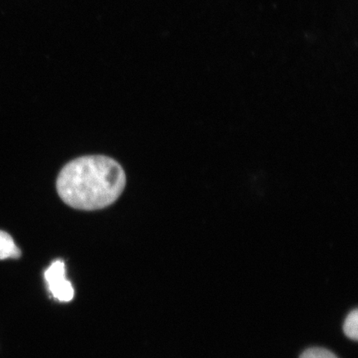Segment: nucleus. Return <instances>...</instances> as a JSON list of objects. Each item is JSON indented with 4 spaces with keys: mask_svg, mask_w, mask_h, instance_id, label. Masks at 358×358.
I'll return each mask as SVG.
<instances>
[{
    "mask_svg": "<svg viewBox=\"0 0 358 358\" xmlns=\"http://www.w3.org/2000/svg\"><path fill=\"white\" fill-rule=\"evenodd\" d=\"M127 178L117 161L104 155L84 156L67 164L57 180L58 195L70 207L92 211L115 203Z\"/></svg>",
    "mask_w": 358,
    "mask_h": 358,
    "instance_id": "f257e3e1",
    "label": "nucleus"
},
{
    "mask_svg": "<svg viewBox=\"0 0 358 358\" xmlns=\"http://www.w3.org/2000/svg\"><path fill=\"white\" fill-rule=\"evenodd\" d=\"M44 277L53 298L60 302H69L73 299V286L66 279L65 264L61 259L47 268Z\"/></svg>",
    "mask_w": 358,
    "mask_h": 358,
    "instance_id": "f03ea898",
    "label": "nucleus"
},
{
    "mask_svg": "<svg viewBox=\"0 0 358 358\" xmlns=\"http://www.w3.org/2000/svg\"><path fill=\"white\" fill-rule=\"evenodd\" d=\"M21 257V250L13 237L3 231H0V261L7 259H17Z\"/></svg>",
    "mask_w": 358,
    "mask_h": 358,
    "instance_id": "7ed1b4c3",
    "label": "nucleus"
},
{
    "mask_svg": "<svg viewBox=\"0 0 358 358\" xmlns=\"http://www.w3.org/2000/svg\"><path fill=\"white\" fill-rule=\"evenodd\" d=\"M344 334H345L349 338L355 340L358 338V311L355 310L347 317L343 325Z\"/></svg>",
    "mask_w": 358,
    "mask_h": 358,
    "instance_id": "20e7f679",
    "label": "nucleus"
},
{
    "mask_svg": "<svg viewBox=\"0 0 358 358\" xmlns=\"http://www.w3.org/2000/svg\"><path fill=\"white\" fill-rule=\"evenodd\" d=\"M301 358H338L327 349L315 348L308 349L302 353Z\"/></svg>",
    "mask_w": 358,
    "mask_h": 358,
    "instance_id": "39448f33",
    "label": "nucleus"
}]
</instances>
